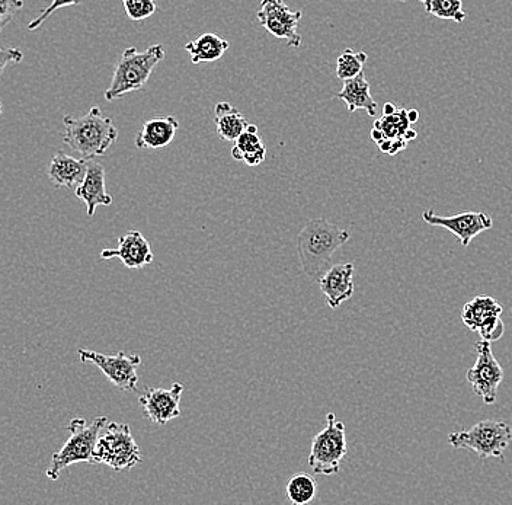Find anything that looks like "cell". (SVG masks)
<instances>
[{
	"mask_svg": "<svg viewBox=\"0 0 512 505\" xmlns=\"http://www.w3.org/2000/svg\"><path fill=\"white\" fill-rule=\"evenodd\" d=\"M350 232L319 217L310 220L297 236V252L302 262L303 273L313 280L323 276L332 257L339 248L347 244Z\"/></svg>",
	"mask_w": 512,
	"mask_h": 505,
	"instance_id": "obj_1",
	"label": "cell"
},
{
	"mask_svg": "<svg viewBox=\"0 0 512 505\" xmlns=\"http://www.w3.org/2000/svg\"><path fill=\"white\" fill-rule=\"evenodd\" d=\"M63 124V142L85 161H92L96 156L104 155L118 139L114 121L111 117H105L98 105L80 118L66 115Z\"/></svg>",
	"mask_w": 512,
	"mask_h": 505,
	"instance_id": "obj_2",
	"label": "cell"
},
{
	"mask_svg": "<svg viewBox=\"0 0 512 505\" xmlns=\"http://www.w3.org/2000/svg\"><path fill=\"white\" fill-rule=\"evenodd\" d=\"M163 59L165 47L162 44H153L143 51L137 50L136 47H128L115 63L114 76L105 91V99L115 101L143 89Z\"/></svg>",
	"mask_w": 512,
	"mask_h": 505,
	"instance_id": "obj_3",
	"label": "cell"
},
{
	"mask_svg": "<svg viewBox=\"0 0 512 505\" xmlns=\"http://www.w3.org/2000/svg\"><path fill=\"white\" fill-rule=\"evenodd\" d=\"M107 425V417H96L91 424L86 423L83 418H75L70 421L69 427H67L69 439L59 452L54 453L47 471V478L57 481L60 473L70 465L80 462L92 463L96 443Z\"/></svg>",
	"mask_w": 512,
	"mask_h": 505,
	"instance_id": "obj_4",
	"label": "cell"
},
{
	"mask_svg": "<svg viewBox=\"0 0 512 505\" xmlns=\"http://www.w3.org/2000/svg\"><path fill=\"white\" fill-rule=\"evenodd\" d=\"M511 440V425L496 420H483L469 430L454 431L448 436V443L454 449L472 450L483 460H502Z\"/></svg>",
	"mask_w": 512,
	"mask_h": 505,
	"instance_id": "obj_5",
	"label": "cell"
},
{
	"mask_svg": "<svg viewBox=\"0 0 512 505\" xmlns=\"http://www.w3.org/2000/svg\"><path fill=\"white\" fill-rule=\"evenodd\" d=\"M92 463L107 465L117 472L130 471L142 463V453L131 436L130 425L111 423L102 431L96 443Z\"/></svg>",
	"mask_w": 512,
	"mask_h": 505,
	"instance_id": "obj_6",
	"label": "cell"
},
{
	"mask_svg": "<svg viewBox=\"0 0 512 505\" xmlns=\"http://www.w3.org/2000/svg\"><path fill=\"white\" fill-rule=\"evenodd\" d=\"M347 452L345 424L336 420L334 412H329L325 428L313 439L309 466L316 475H335Z\"/></svg>",
	"mask_w": 512,
	"mask_h": 505,
	"instance_id": "obj_7",
	"label": "cell"
},
{
	"mask_svg": "<svg viewBox=\"0 0 512 505\" xmlns=\"http://www.w3.org/2000/svg\"><path fill=\"white\" fill-rule=\"evenodd\" d=\"M78 354L83 363L95 364L115 388L120 391H136L139 383L137 367L142 364V357L139 354H126L120 351L115 356H105L88 348H79Z\"/></svg>",
	"mask_w": 512,
	"mask_h": 505,
	"instance_id": "obj_8",
	"label": "cell"
},
{
	"mask_svg": "<svg viewBox=\"0 0 512 505\" xmlns=\"http://www.w3.org/2000/svg\"><path fill=\"white\" fill-rule=\"evenodd\" d=\"M478 359L472 369L467 370V382L472 385L473 392L485 402L486 405H494L498 389L504 380V369L492 353L491 343L482 340L475 344Z\"/></svg>",
	"mask_w": 512,
	"mask_h": 505,
	"instance_id": "obj_9",
	"label": "cell"
},
{
	"mask_svg": "<svg viewBox=\"0 0 512 505\" xmlns=\"http://www.w3.org/2000/svg\"><path fill=\"white\" fill-rule=\"evenodd\" d=\"M501 303L488 294H480L464 305L463 324L470 331L478 332L482 340L496 343L504 337L505 324L502 322Z\"/></svg>",
	"mask_w": 512,
	"mask_h": 505,
	"instance_id": "obj_10",
	"label": "cell"
},
{
	"mask_svg": "<svg viewBox=\"0 0 512 505\" xmlns=\"http://www.w3.org/2000/svg\"><path fill=\"white\" fill-rule=\"evenodd\" d=\"M256 19L268 33L286 41L288 47L299 49L302 46V35L297 33L302 12L291 11L284 0H261Z\"/></svg>",
	"mask_w": 512,
	"mask_h": 505,
	"instance_id": "obj_11",
	"label": "cell"
},
{
	"mask_svg": "<svg viewBox=\"0 0 512 505\" xmlns=\"http://www.w3.org/2000/svg\"><path fill=\"white\" fill-rule=\"evenodd\" d=\"M411 126L408 110L398 108L393 114H383V117L374 123L371 139L384 155H398L408 147L411 140H415L418 136Z\"/></svg>",
	"mask_w": 512,
	"mask_h": 505,
	"instance_id": "obj_12",
	"label": "cell"
},
{
	"mask_svg": "<svg viewBox=\"0 0 512 505\" xmlns=\"http://www.w3.org/2000/svg\"><path fill=\"white\" fill-rule=\"evenodd\" d=\"M422 220L430 226H440L457 236L460 244L467 248L480 233L494 228V219L482 212H463L454 216H440L432 209L422 213Z\"/></svg>",
	"mask_w": 512,
	"mask_h": 505,
	"instance_id": "obj_13",
	"label": "cell"
},
{
	"mask_svg": "<svg viewBox=\"0 0 512 505\" xmlns=\"http://www.w3.org/2000/svg\"><path fill=\"white\" fill-rule=\"evenodd\" d=\"M184 386L174 383L171 389L147 388L140 396L139 402L144 415L152 423L165 425L181 415V396Z\"/></svg>",
	"mask_w": 512,
	"mask_h": 505,
	"instance_id": "obj_14",
	"label": "cell"
},
{
	"mask_svg": "<svg viewBox=\"0 0 512 505\" xmlns=\"http://www.w3.org/2000/svg\"><path fill=\"white\" fill-rule=\"evenodd\" d=\"M112 258H118L131 270H140L152 264L155 255L143 233L139 230H130L118 239L117 249H104L101 252V260L108 261Z\"/></svg>",
	"mask_w": 512,
	"mask_h": 505,
	"instance_id": "obj_15",
	"label": "cell"
},
{
	"mask_svg": "<svg viewBox=\"0 0 512 505\" xmlns=\"http://www.w3.org/2000/svg\"><path fill=\"white\" fill-rule=\"evenodd\" d=\"M319 287L331 309H338L354 294V264H335L319 278Z\"/></svg>",
	"mask_w": 512,
	"mask_h": 505,
	"instance_id": "obj_16",
	"label": "cell"
},
{
	"mask_svg": "<svg viewBox=\"0 0 512 505\" xmlns=\"http://www.w3.org/2000/svg\"><path fill=\"white\" fill-rule=\"evenodd\" d=\"M76 197L86 204L88 216H94L96 207L111 206L112 197L105 187V169L101 163H89L85 180L76 187Z\"/></svg>",
	"mask_w": 512,
	"mask_h": 505,
	"instance_id": "obj_17",
	"label": "cell"
},
{
	"mask_svg": "<svg viewBox=\"0 0 512 505\" xmlns=\"http://www.w3.org/2000/svg\"><path fill=\"white\" fill-rule=\"evenodd\" d=\"M179 130V121L175 117H156L144 121L142 129L136 136L139 149H162L171 145Z\"/></svg>",
	"mask_w": 512,
	"mask_h": 505,
	"instance_id": "obj_18",
	"label": "cell"
},
{
	"mask_svg": "<svg viewBox=\"0 0 512 505\" xmlns=\"http://www.w3.org/2000/svg\"><path fill=\"white\" fill-rule=\"evenodd\" d=\"M88 162L82 158H73L64 152H57L48 166V178L56 187L76 188L85 180Z\"/></svg>",
	"mask_w": 512,
	"mask_h": 505,
	"instance_id": "obj_19",
	"label": "cell"
},
{
	"mask_svg": "<svg viewBox=\"0 0 512 505\" xmlns=\"http://www.w3.org/2000/svg\"><path fill=\"white\" fill-rule=\"evenodd\" d=\"M335 95L336 98L342 99L347 104L350 113L363 110L370 117H376L377 102L371 95L370 83L367 82L364 72L360 73L357 78L344 81L341 91Z\"/></svg>",
	"mask_w": 512,
	"mask_h": 505,
	"instance_id": "obj_20",
	"label": "cell"
},
{
	"mask_svg": "<svg viewBox=\"0 0 512 505\" xmlns=\"http://www.w3.org/2000/svg\"><path fill=\"white\" fill-rule=\"evenodd\" d=\"M232 156L235 161L245 162L246 165L255 168L261 165L267 158V146L259 136L258 126L249 124L246 130L236 140L232 147Z\"/></svg>",
	"mask_w": 512,
	"mask_h": 505,
	"instance_id": "obj_21",
	"label": "cell"
},
{
	"mask_svg": "<svg viewBox=\"0 0 512 505\" xmlns=\"http://www.w3.org/2000/svg\"><path fill=\"white\" fill-rule=\"evenodd\" d=\"M229 47V41L211 33L200 35V37L185 44V50L190 54L191 62L194 65L213 63L222 59Z\"/></svg>",
	"mask_w": 512,
	"mask_h": 505,
	"instance_id": "obj_22",
	"label": "cell"
},
{
	"mask_svg": "<svg viewBox=\"0 0 512 505\" xmlns=\"http://www.w3.org/2000/svg\"><path fill=\"white\" fill-rule=\"evenodd\" d=\"M216 113L217 136L224 142L235 143L240 134L249 126L238 108L229 102H219L214 108Z\"/></svg>",
	"mask_w": 512,
	"mask_h": 505,
	"instance_id": "obj_23",
	"label": "cell"
},
{
	"mask_svg": "<svg viewBox=\"0 0 512 505\" xmlns=\"http://www.w3.org/2000/svg\"><path fill=\"white\" fill-rule=\"evenodd\" d=\"M318 485L312 476L306 473L294 475L287 484V497L291 503L296 505H306L315 500Z\"/></svg>",
	"mask_w": 512,
	"mask_h": 505,
	"instance_id": "obj_24",
	"label": "cell"
},
{
	"mask_svg": "<svg viewBox=\"0 0 512 505\" xmlns=\"http://www.w3.org/2000/svg\"><path fill=\"white\" fill-rule=\"evenodd\" d=\"M368 56L366 51L344 50L336 60V76L341 81H350L363 73Z\"/></svg>",
	"mask_w": 512,
	"mask_h": 505,
	"instance_id": "obj_25",
	"label": "cell"
},
{
	"mask_svg": "<svg viewBox=\"0 0 512 505\" xmlns=\"http://www.w3.org/2000/svg\"><path fill=\"white\" fill-rule=\"evenodd\" d=\"M425 12L431 17L462 24L466 19L462 0H425Z\"/></svg>",
	"mask_w": 512,
	"mask_h": 505,
	"instance_id": "obj_26",
	"label": "cell"
},
{
	"mask_svg": "<svg viewBox=\"0 0 512 505\" xmlns=\"http://www.w3.org/2000/svg\"><path fill=\"white\" fill-rule=\"evenodd\" d=\"M131 21H143L155 15L158 5L156 0H121Z\"/></svg>",
	"mask_w": 512,
	"mask_h": 505,
	"instance_id": "obj_27",
	"label": "cell"
},
{
	"mask_svg": "<svg viewBox=\"0 0 512 505\" xmlns=\"http://www.w3.org/2000/svg\"><path fill=\"white\" fill-rule=\"evenodd\" d=\"M80 2H82V0H51V5H48L47 8L41 12L40 17H37L34 21L30 22L28 30H38V28L43 25V22L50 18L54 12L59 11V9L66 8V6L79 5Z\"/></svg>",
	"mask_w": 512,
	"mask_h": 505,
	"instance_id": "obj_28",
	"label": "cell"
},
{
	"mask_svg": "<svg viewBox=\"0 0 512 505\" xmlns=\"http://www.w3.org/2000/svg\"><path fill=\"white\" fill-rule=\"evenodd\" d=\"M24 5V0H0V30H5Z\"/></svg>",
	"mask_w": 512,
	"mask_h": 505,
	"instance_id": "obj_29",
	"label": "cell"
},
{
	"mask_svg": "<svg viewBox=\"0 0 512 505\" xmlns=\"http://www.w3.org/2000/svg\"><path fill=\"white\" fill-rule=\"evenodd\" d=\"M24 60V53L18 49H0V73H5L6 66L18 65Z\"/></svg>",
	"mask_w": 512,
	"mask_h": 505,
	"instance_id": "obj_30",
	"label": "cell"
},
{
	"mask_svg": "<svg viewBox=\"0 0 512 505\" xmlns=\"http://www.w3.org/2000/svg\"><path fill=\"white\" fill-rule=\"evenodd\" d=\"M396 110H398V107H396L395 104H392V102H386L383 107V114H393Z\"/></svg>",
	"mask_w": 512,
	"mask_h": 505,
	"instance_id": "obj_31",
	"label": "cell"
},
{
	"mask_svg": "<svg viewBox=\"0 0 512 505\" xmlns=\"http://www.w3.org/2000/svg\"><path fill=\"white\" fill-rule=\"evenodd\" d=\"M408 117L412 124L418 123L419 113L416 110H408Z\"/></svg>",
	"mask_w": 512,
	"mask_h": 505,
	"instance_id": "obj_32",
	"label": "cell"
},
{
	"mask_svg": "<svg viewBox=\"0 0 512 505\" xmlns=\"http://www.w3.org/2000/svg\"><path fill=\"white\" fill-rule=\"evenodd\" d=\"M399 2H409V0H399ZM419 2L424 3V2H425V0H419Z\"/></svg>",
	"mask_w": 512,
	"mask_h": 505,
	"instance_id": "obj_33",
	"label": "cell"
}]
</instances>
